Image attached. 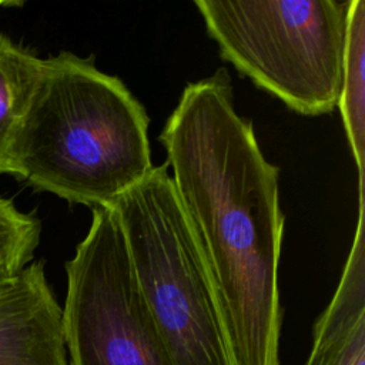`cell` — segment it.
I'll list each match as a JSON object with an SVG mask.
<instances>
[{
  "label": "cell",
  "instance_id": "cell-1",
  "mask_svg": "<svg viewBox=\"0 0 365 365\" xmlns=\"http://www.w3.org/2000/svg\"><path fill=\"white\" fill-rule=\"evenodd\" d=\"M160 141L238 365H281L279 170L234 107L227 70L190 83Z\"/></svg>",
  "mask_w": 365,
  "mask_h": 365
},
{
  "label": "cell",
  "instance_id": "cell-2",
  "mask_svg": "<svg viewBox=\"0 0 365 365\" xmlns=\"http://www.w3.org/2000/svg\"><path fill=\"white\" fill-rule=\"evenodd\" d=\"M148 115L93 57L41 60L11 151L10 175L86 207H111L153 170Z\"/></svg>",
  "mask_w": 365,
  "mask_h": 365
},
{
  "label": "cell",
  "instance_id": "cell-3",
  "mask_svg": "<svg viewBox=\"0 0 365 365\" xmlns=\"http://www.w3.org/2000/svg\"><path fill=\"white\" fill-rule=\"evenodd\" d=\"M170 365H238L168 164L111 205Z\"/></svg>",
  "mask_w": 365,
  "mask_h": 365
},
{
  "label": "cell",
  "instance_id": "cell-4",
  "mask_svg": "<svg viewBox=\"0 0 365 365\" xmlns=\"http://www.w3.org/2000/svg\"><path fill=\"white\" fill-rule=\"evenodd\" d=\"M351 0H195L224 60L302 115L339 98Z\"/></svg>",
  "mask_w": 365,
  "mask_h": 365
},
{
  "label": "cell",
  "instance_id": "cell-5",
  "mask_svg": "<svg viewBox=\"0 0 365 365\" xmlns=\"http://www.w3.org/2000/svg\"><path fill=\"white\" fill-rule=\"evenodd\" d=\"M66 274L61 318L68 365H170L111 207L93 208Z\"/></svg>",
  "mask_w": 365,
  "mask_h": 365
},
{
  "label": "cell",
  "instance_id": "cell-6",
  "mask_svg": "<svg viewBox=\"0 0 365 365\" xmlns=\"http://www.w3.org/2000/svg\"><path fill=\"white\" fill-rule=\"evenodd\" d=\"M61 307L43 261L0 288V365H68Z\"/></svg>",
  "mask_w": 365,
  "mask_h": 365
},
{
  "label": "cell",
  "instance_id": "cell-7",
  "mask_svg": "<svg viewBox=\"0 0 365 365\" xmlns=\"http://www.w3.org/2000/svg\"><path fill=\"white\" fill-rule=\"evenodd\" d=\"M364 200H358L354 242L338 288L312 327L304 365H365Z\"/></svg>",
  "mask_w": 365,
  "mask_h": 365
},
{
  "label": "cell",
  "instance_id": "cell-8",
  "mask_svg": "<svg viewBox=\"0 0 365 365\" xmlns=\"http://www.w3.org/2000/svg\"><path fill=\"white\" fill-rule=\"evenodd\" d=\"M364 192L365 160V1L351 0L338 104Z\"/></svg>",
  "mask_w": 365,
  "mask_h": 365
},
{
  "label": "cell",
  "instance_id": "cell-9",
  "mask_svg": "<svg viewBox=\"0 0 365 365\" xmlns=\"http://www.w3.org/2000/svg\"><path fill=\"white\" fill-rule=\"evenodd\" d=\"M41 60L0 33V174H10L13 144Z\"/></svg>",
  "mask_w": 365,
  "mask_h": 365
},
{
  "label": "cell",
  "instance_id": "cell-10",
  "mask_svg": "<svg viewBox=\"0 0 365 365\" xmlns=\"http://www.w3.org/2000/svg\"><path fill=\"white\" fill-rule=\"evenodd\" d=\"M23 1L19 0H0V7H19Z\"/></svg>",
  "mask_w": 365,
  "mask_h": 365
},
{
  "label": "cell",
  "instance_id": "cell-11",
  "mask_svg": "<svg viewBox=\"0 0 365 365\" xmlns=\"http://www.w3.org/2000/svg\"><path fill=\"white\" fill-rule=\"evenodd\" d=\"M13 279H14V278H13ZM13 279H9V281H6V279H1V278H0V288H3L4 285H7V284H9V282H11Z\"/></svg>",
  "mask_w": 365,
  "mask_h": 365
}]
</instances>
